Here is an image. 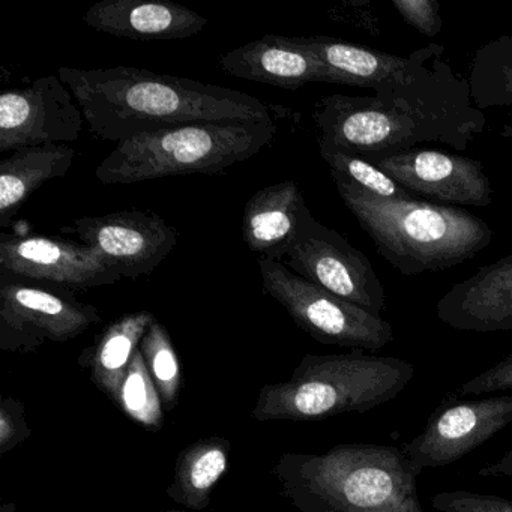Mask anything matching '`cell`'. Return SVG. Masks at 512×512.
Here are the masks:
<instances>
[{
    "mask_svg": "<svg viewBox=\"0 0 512 512\" xmlns=\"http://www.w3.org/2000/svg\"><path fill=\"white\" fill-rule=\"evenodd\" d=\"M139 349L148 365L152 380L160 392L164 410L170 412L178 404L184 379H182L181 361L169 331L155 320L140 341Z\"/></svg>",
    "mask_w": 512,
    "mask_h": 512,
    "instance_id": "cell-24",
    "label": "cell"
},
{
    "mask_svg": "<svg viewBox=\"0 0 512 512\" xmlns=\"http://www.w3.org/2000/svg\"><path fill=\"white\" fill-rule=\"evenodd\" d=\"M331 172L338 196L377 253L404 277L443 271L473 259L493 230L464 209L422 199H385Z\"/></svg>",
    "mask_w": 512,
    "mask_h": 512,
    "instance_id": "cell-4",
    "label": "cell"
},
{
    "mask_svg": "<svg viewBox=\"0 0 512 512\" xmlns=\"http://www.w3.org/2000/svg\"><path fill=\"white\" fill-rule=\"evenodd\" d=\"M274 472L298 512H424L421 473L397 446L343 443L322 454L286 452Z\"/></svg>",
    "mask_w": 512,
    "mask_h": 512,
    "instance_id": "cell-3",
    "label": "cell"
},
{
    "mask_svg": "<svg viewBox=\"0 0 512 512\" xmlns=\"http://www.w3.org/2000/svg\"><path fill=\"white\" fill-rule=\"evenodd\" d=\"M443 55L395 88L370 97L328 95L313 110L319 146L367 161L437 143L466 151L484 133L487 118Z\"/></svg>",
    "mask_w": 512,
    "mask_h": 512,
    "instance_id": "cell-1",
    "label": "cell"
},
{
    "mask_svg": "<svg viewBox=\"0 0 512 512\" xmlns=\"http://www.w3.org/2000/svg\"><path fill=\"white\" fill-rule=\"evenodd\" d=\"M415 197L484 208L493 187L481 161L431 149H412L371 161Z\"/></svg>",
    "mask_w": 512,
    "mask_h": 512,
    "instance_id": "cell-14",
    "label": "cell"
},
{
    "mask_svg": "<svg viewBox=\"0 0 512 512\" xmlns=\"http://www.w3.org/2000/svg\"><path fill=\"white\" fill-rule=\"evenodd\" d=\"M319 151L328 164L329 170L346 176L353 184L374 196L385 197V199H418L379 167L359 155L328 148V146H319Z\"/></svg>",
    "mask_w": 512,
    "mask_h": 512,
    "instance_id": "cell-26",
    "label": "cell"
},
{
    "mask_svg": "<svg viewBox=\"0 0 512 512\" xmlns=\"http://www.w3.org/2000/svg\"><path fill=\"white\" fill-rule=\"evenodd\" d=\"M482 478H509L512 479V448L508 449L499 460L479 469Z\"/></svg>",
    "mask_w": 512,
    "mask_h": 512,
    "instance_id": "cell-31",
    "label": "cell"
},
{
    "mask_svg": "<svg viewBox=\"0 0 512 512\" xmlns=\"http://www.w3.org/2000/svg\"><path fill=\"white\" fill-rule=\"evenodd\" d=\"M500 136H502L503 139L512 140V121L502 128V131H500Z\"/></svg>",
    "mask_w": 512,
    "mask_h": 512,
    "instance_id": "cell-32",
    "label": "cell"
},
{
    "mask_svg": "<svg viewBox=\"0 0 512 512\" xmlns=\"http://www.w3.org/2000/svg\"><path fill=\"white\" fill-rule=\"evenodd\" d=\"M101 322L94 305L59 287L2 278L0 350L31 353L44 343H65Z\"/></svg>",
    "mask_w": 512,
    "mask_h": 512,
    "instance_id": "cell-9",
    "label": "cell"
},
{
    "mask_svg": "<svg viewBox=\"0 0 512 512\" xmlns=\"http://www.w3.org/2000/svg\"><path fill=\"white\" fill-rule=\"evenodd\" d=\"M286 259L290 271L332 295L374 316L385 311V289L370 259L337 230L319 223L311 211L305 212Z\"/></svg>",
    "mask_w": 512,
    "mask_h": 512,
    "instance_id": "cell-8",
    "label": "cell"
},
{
    "mask_svg": "<svg viewBox=\"0 0 512 512\" xmlns=\"http://www.w3.org/2000/svg\"><path fill=\"white\" fill-rule=\"evenodd\" d=\"M431 505L437 512H512V500L467 490L434 494Z\"/></svg>",
    "mask_w": 512,
    "mask_h": 512,
    "instance_id": "cell-27",
    "label": "cell"
},
{
    "mask_svg": "<svg viewBox=\"0 0 512 512\" xmlns=\"http://www.w3.org/2000/svg\"><path fill=\"white\" fill-rule=\"evenodd\" d=\"M415 365L364 350L305 355L286 382L263 386L256 421H320L389 403L415 377Z\"/></svg>",
    "mask_w": 512,
    "mask_h": 512,
    "instance_id": "cell-5",
    "label": "cell"
},
{
    "mask_svg": "<svg viewBox=\"0 0 512 512\" xmlns=\"http://www.w3.org/2000/svg\"><path fill=\"white\" fill-rule=\"evenodd\" d=\"M155 320L149 311L125 314L106 326L95 343L80 355V367L89 371L92 383L115 406L140 341Z\"/></svg>",
    "mask_w": 512,
    "mask_h": 512,
    "instance_id": "cell-20",
    "label": "cell"
},
{
    "mask_svg": "<svg viewBox=\"0 0 512 512\" xmlns=\"http://www.w3.org/2000/svg\"><path fill=\"white\" fill-rule=\"evenodd\" d=\"M61 230L95 248L122 278L130 280L152 274L178 244V230L154 212L121 211L77 218Z\"/></svg>",
    "mask_w": 512,
    "mask_h": 512,
    "instance_id": "cell-12",
    "label": "cell"
},
{
    "mask_svg": "<svg viewBox=\"0 0 512 512\" xmlns=\"http://www.w3.org/2000/svg\"><path fill=\"white\" fill-rule=\"evenodd\" d=\"M259 269L263 290L319 343L373 353L394 341L391 323L304 280L283 263L259 259Z\"/></svg>",
    "mask_w": 512,
    "mask_h": 512,
    "instance_id": "cell-7",
    "label": "cell"
},
{
    "mask_svg": "<svg viewBox=\"0 0 512 512\" xmlns=\"http://www.w3.org/2000/svg\"><path fill=\"white\" fill-rule=\"evenodd\" d=\"M32 428L26 419L23 403L13 397L0 401V455L13 451L31 437Z\"/></svg>",
    "mask_w": 512,
    "mask_h": 512,
    "instance_id": "cell-29",
    "label": "cell"
},
{
    "mask_svg": "<svg viewBox=\"0 0 512 512\" xmlns=\"http://www.w3.org/2000/svg\"><path fill=\"white\" fill-rule=\"evenodd\" d=\"M229 455L230 442L224 437H206L191 443L176 458L167 496L185 509L203 511L229 469Z\"/></svg>",
    "mask_w": 512,
    "mask_h": 512,
    "instance_id": "cell-22",
    "label": "cell"
},
{
    "mask_svg": "<svg viewBox=\"0 0 512 512\" xmlns=\"http://www.w3.org/2000/svg\"><path fill=\"white\" fill-rule=\"evenodd\" d=\"M512 391V353L460 386L461 395H482Z\"/></svg>",
    "mask_w": 512,
    "mask_h": 512,
    "instance_id": "cell-30",
    "label": "cell"
},
{
    "mask_svg": "<svg viewBox=\"0 0 512 512\" xmlns=\"http://www.w3.org/2000/svg\"><path fill=\"white\" fill-rule=\"evenodd\" d=\"M512 422V395L473 401H445L424 430L403 446L419 473L454 464Z\"/></svg>",
    "mask_w": 512,
    "mask_h": 512,
    "instance_id": "cell-13",
    "label": "cell"
},
{
    "mask_svg": "<svg viewBox=\"0 0 512 512\" xmlns=\"http://www.w3.org/2000/svg\"><path fill=\"white\" fill-rule=\"evenodd\" d=\"M89 130L109 142L202 122H274L253 95L133 67L59 68Z\"/></svg>",
    "mask_w": 512,
    "mask_h": 512,
    "instance_id": "cell-2",
    "label": "cell"
},
{
    "mask_svg": "<svg viewBox=\"0 0 512 512\" xmlns=\"http://www.w3.org/2000/svg\"><path fill=\"white\" fill-rule=\"evenodd\" d=\"M2 278L44 281L68 292L112 286L122 275L95 248L58 236L0 235Z\"/></svg>",
    "mask_w": 512,
    "mask_h": 512,
    "instance_id": "cell-10",
    "label": "cell"
},
{
    "mask_svg": "<svg viewBox=\"0 0 512 512\" xmlns=\"http://www.w3.org/2000/svg\"><path fill=\"white\" fill-rule=\"evenodd\" d=\"M274 122H202L119 142L95 170L104 185L214 175L250 160L274 140Z\"/></svg>",
    "mask_w": 512,
    "mask_h": 512,
    "instance_id": "cell-6",
    "label": "cell"
},
{
    "mask_svg": "<svg viewBox=\"0 0 512 512\" xmlns=\"http://www.w3.org/2000/svg\"><path fill=\"white\" fill-rule=\"evenodd\" d=\"M220 67L229 76L286 91L325 83L322 65L298 37L265 35L221 56Z\"/></svg>",
    "mask_w": 512,
    "mask_h": 512,
    "instance_id": "cell-18",
    "label": "cell"
},
{
    "mask_svg": "<svg viewBox=\"0 0 512 512\" xmlns=\"http://www.w3.org/2000/svg\"><path fill=\"white\" fill-rule=\"evenodd\" d=\"M116 407L122 410L131 421L137 422L148 430L157 431L163 427V401L140 349L137 350L128 368Z\"/></svg>",
    "mask_w": 512,
    "mask_h": 512,
    "instance_id": "cell-25",
    "label": "cell"
},
{
    "mask_svg": "<svg viewBox=\"0 0 512 512\" xmlns=\"http://www.w3.org/2000/svg\"><path fill=\"white\" fill-rule=\"evenodd\" d=\"M85 116L58 76L0 95V152L76 142Z\"/></svg>",
    "mask_w": 512,
    "mask_h": 512,
    "instance_id": "cell-11",
    "label": "cell"
},
{
    "mask_svg": "<svg viewBox=\"0 0 512 512\" xmlns=\"http://www.w3.org/2000/svg\"><path fill=\"white\" fill-rule=\"evenodd\" d=\"M0 512H16V503H4V505L0 506Z\"/></svg>",
    "mask_w": 512,
    "mask_h": 512,
    "instance_id": "cell-33",
    "label": "cell"
},
{
    "mask_svg": "<svg viewBox=\"0 0 512 512\" xmlns=\"http://www.w3.org/2000/svg\"><path fill=\"white\" fill-rule=\"evenodd\" d=\"M83 20L95 31L133 41L185 40L208 26L196 11L166 0H101Z\"/></svg>",
    "mask_w": 512,
    "mask_h": 512,
    "instance_id": "cell-17",
    "label": "cell"
},
{
    "mask_svg": "<svg viewBox=\"0 0 512 512\" xmlns=\"http://www.w3.org/2000/svg\"><path fill=\"white\" fill-rule=\"evenodd\" d=\"M73 146L20 149L0 161V227L7 229L29 197L46 182L64 178L73 166Z\"/></svg>",
    "mask_w": 512,
    "mask_h": 512,
    "instance_id": "cell-21",
    "label": "cell"
},
{
    "mask_svg": "<svg viewBox=\"0 0 512 512\" xmlns=\"http://www.w3.org/2000/svg\"><path fill=\"white\" fill-rule=\"evenodd\" d=\"M298 40L322 65L325 83L371 89L374 95L395 88L445 53V46L434 43L410 55L395 56L331 37H298Z\"/></svg>",
    "mask_w": 512,
    "mask_h": 512,
    "instance_id": "cell-15",
    "label": "cell"
},
{
    "mask_svg": "<svg viewBox=\"0 0 512 512\" xmlns=\"http://www.w3.org/2000/svg\"><path fill=\"white\" fill-rule=\"evenodd\" d=\"M310 211L295 181L263 188L250 197L242 215V238L259 259L280 262Z\"/></svg>",
    "mask_w": 512,
    "mask_h": 512,
    "instance_id": "cell-19",
    "label": "cell"
},
{
    "mask_svg": "<svg viewBox=\"0 0 512 512\" xmlns=\"http://www.w3.org/2000/svg\"><path fill=\"white\" fill-rule=\"evenodd\" d=\"M436 313L457 331H512V253L454 284L437 302Z\"/></svg>",
    "mask_w": 512,
    "mask_h": 512,
    "instance_id": "cell-16",
    "label": "cell"
},
{
    "mask_svg": "<svg viewBox=\"0 0 512 512\" xmlns=\"http://www.w3.org/2000/svg\"><path fill=\"white\" fill-rule=\"evenodd\" d=\"M157 512H191V511H178V509H166V511H157Z\"/></svg>",
    "mask_w": 512,
    "mask_h": 512,
    "instance_id": "cell-34",
    "label": "cell"
},
{
    "mask_svg": "<svg viewBox=\"0 0 512 512\" xmlns=\"http://www.w3.org/2000/svg\"><path fill=\"white\" fill-rule=\"evenodd\" d=\"M392 7L422 37L433 38L442 31V13L436 0H394Z\"/></svg>",
    "mask_w": 512,
    "mask_h": 512,
    "instance_id": "cell-28",
    "label": "cell"
},
{
    "mask_svg": "<svg viewBox=\"0 0 512 512\" xmlns=\"http://www.w3.org/2000/svg\"><path fill=\"white\" fill-rule=\"evenodd\" d=\"M467 80L476 109H512V35L479 47Z\"/></svg>",
    "mask_w": 512,
    "mask_h": 512,
    "instance_id": "cell-23",
    "label": "cell"
}]
</instances>
